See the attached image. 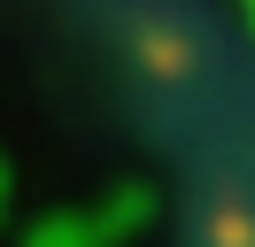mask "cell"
<instances>
[{
  "label": "cell",
  "mask_w": 255,
  "mask_h": 247,
  "mask_svg": "<svg viewBox=\"0 0 255 247\" xmlns=\"http://www.w3.org/2000/svg\"><path fill=\"white\" fill-rule=\"evenodd\" d=\"M23 247H116V240H109V224L93 209H54V216H39L23 232Z\"/></svg>",
  "instance_id": "cell-1"
},
{
  "label": "cell",
  "mask_w": 255,
  "mask_h": 247,
  "mask_svg": "<svg viewBox=\"0 0 255 247\" xmlns=\"http://www.w3.org/2000/svg\"><path fill=\"white\" fill-rule=\"evenodd\" d=\"M8 209H16V162L0 154V224H8Z\"/></svg>",
  "instance_id": "cell-2"
},
{
  "label": "cell",
  "mask_w": 255,
  "mask_h": 247,
  "mask_svg": "<svg viewBox=\"0 0 255 247\" xmlns=\"http://www.w3.org/2000/svg\"><path fill=\"white\" fill-rule=\"evenodd\" d=\"M240 15H248V31H255V0H240Z\"/></svg>",
  "instance_id": "cell-3"
}]
</instances>
